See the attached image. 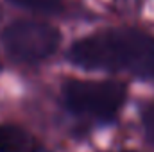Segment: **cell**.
<instances>
[{
    "mask_svg": "<svg viewBox=\"0 0 154 152\" xmlns=\"http://www.w3.org/2000/svg\"><path fill=\"white\" fill-rule=\"evenodd\" d=\"M7 2H11L16 7L27 9L38 14H48V16L61 14L65 11L63 0H7Z\"/></svg>",
    "mask_w": 154,
    "mask_h": 152,
    "instance_id": "obj_5",
    "label": "cell"
},
{
    "mask_svg": "<svg viewBox=\"0 0 154 152\" xmlns=\"http://www.w3.org/2000/svg\"><path fill=\"white\" fill-rule=\"evenodd\" d=\"M142 123H143L147 138L154 143V102H151L143 109V113H142Z\"/></svg>",
    "mask_w": 154,
    "mask_h": 152,
    "instance_id": "obj_6",
    "label": "cell"
},
{
    "mask_svg": "<svg viewBox=\"0 0 154 152\" xmlns=\"http://www.w3.org/2000/svg\"><path fill=\"white\" fill-rule=\"evenodd\" d=\"M59 41V31L38 20H14L2 31L5 50L23 63H39L50 57L57 50Z\"/></svg>",
    "mask_w": 154,
    "mask_h": 152,
    "instance_id": "obj_3",
    "label": "cell"
},
{
    "mask_svg": "<svg viewBox=\"0 0 154 152\" xmlns=\"http://www.w3.org/2000/svg\"><path fill=\"white\" fill-rule=\"evenodd\" d=\"M38 138L14 123H0V152H39Z\"/></svg>",
    "mask_w": 154,
    "mask_h": 152,
    "instance_id": "obj_4",
    "label": "cell"
},
{
    "mask_svg": "<svg viewBox=\"0 0 154 152\" xmlns=\"http://www.w3.org/2000/svg\"><path fill=\"white\" fill-rule=\"evenodd\" d=\"M68 59L86 70L127 72L154 77V36L133 27L106 29L72 43Z\"/></svg>",
    "mask_w": 154,
    "mask_h": 152,
    "instance_id": "obj_1",
    "label": "cell"
},
{
    "mask_svg": "<svg viewBox=\"0 0 154 152\" xmlns=\"http://www.w3.org/2000/svg\"><path fill=\"white\" fill-rule=\"evenodd\" d=\"M127 90L116 81L70 79L63 86V102L70 113L93 120H113L125 102Z\"/></svg>",
    "mask_w": 154,
    "mask_h": 152,
    "instance_id": "obj_2",
    "label": "cell"
}]
</instances>
